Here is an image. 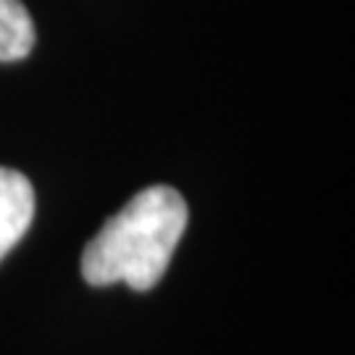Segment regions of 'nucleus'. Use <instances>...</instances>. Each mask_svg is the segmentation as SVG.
Here are the masks:
<instances>
[{"instance_id":"obj_1","label":"nucleus","mask_w":355,"mask_h":355,"mask_svg":"<svg viewBox=\"0 0 355 355\" xmlns=\"http://www.w3.org/2000/svg\"><path fill=\"white\" fill-rule=\"evenodd\" d=\"M187 203L174 187L155 184L137 192L82 253V277L92 287L127 284L137 292L164 279L187 229Z\"/></svg>"},{"instance_id":"obj_2","label":"nucleus","mask_w":355,"mask_h":355,"mask_svg":"<svg viewBox=\"0 0 355 355\" xmlns=\"http://www.w3.org/2000/svg\"><path fill=\"white\" fill-rule=\"evenodd\" d=\"M35 218V187L16 171L0 166V261L21 242Z\"/></svg>"},{"instance_id":"obj_3","label":"nucleus","mask_w":355,"mask_h":355,"mask_svg":"<svg viewBox=\"0 0 355 355\" xmlns=\"http://www.w3.org/2000/svg\"><path fill=\"white\" fill-rule=\"evenodd\" d=\"M35 48V24L21 0H0V61H21Z\"/></svg>"}]
</instances>
